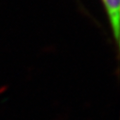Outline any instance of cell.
Segmentation results:
<instances>
[{"label":"cell","instance_id":"6da1fadb","mask_svg":"<svg viewBox=\"0 0 120 120\" xmlns=\"http://www.w3.org/2000/svg\"><path fill=\"white\" fill-rule=\"evenodd\" d=\"M110 24L112 35L119 51L120 45V0H101Z\"/></svg>","mask_w":120,"mask_h":120}]
</instances>
